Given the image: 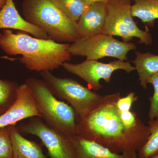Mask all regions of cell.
<instances>
[{"label": "cell", "instance_id": "obj_1", "mask_svg": "<svg viewBox=\"0 0 158 158\" xmlns=\"http://www.w3.org/2000/svg\"><path fill=\"white\" fill-rule=\"evenodd\" d=\"M120 91L105 95L101 103L77 123V135L95 141L117 154L136 152L150 135L148 126L129 128L119 115L116 102Z\"/></svg>", "mask_w": 158, "mask_h": 158}, {"label": "cell", "instance_id": "obj_2", "mask_svg": "<svg viewBox=\"0 0 158 158\" xmlns=\"http://www.w3.org/2000/svg\"><path fill=\"white\" fill-rule=\"evenodd\" d=\"M70 45L31 37L22 31L14 34L4 29L0 33V48L10 56L21 55L19 60L31 71H52L70 61Z\"/></svg>", "mask_w": 158, "mask_h": 158}, {"label": "cell", "instance_id": "obj_3", "mask_svg": "<svg viewBox=\"0 0 158 158\" xmlns=\"http://www.w3.org/2000/svg\"><path fill=\"white\" fill-rule=\"evenodd\" d=\"M22 7L24 19L43 30L49 39L65 43L81 38L77 22L66 17L53 0H23Z\"/></svg>", "mask_w": 158, "mask_h": 158}, {"label": "cell", "instance_id": "obj_4", "mask_svg": "<svg viewBox=\"0 0 158 158\" xmlns=\"http://www.w3.org/2000/svg\"><path fill=\"white\" fill-rule=\"evenodd\" d=\"M25 83L31 89L41 118L46 123L65 135H77V123L73 108L57 99L43 81L30 78Z\"/></svg>", "mask_w": 158, "mask_h": 158}, {"label": "cell", "instance_id": "obj_5", "mask_svg": "<svg viewBox=\"0 0 158 158\" xmlns=\"http://www.w3.org/2000/svg\"><path fill=\"white\" fill-rule=\"evenodd\" d=\"M40 74L54 96L70 105L75 113L77 123L98 106L104 98L73 79L58 77L49 71L41 72Z\"/></svg>", "mask_w": 158, "mask_h": 158}, {"label": "cell", "instance_id": "obj_6", "mask_svg": "<svg viewBox=\"0 0 158 158\" xmlns=\"http://www.w3.org/2000/svg\"><path fill=\"white\" fill-rule=\"evenodd\" d=\"M129 0H112L107 3V12L102 34L121 37L123 42H130L134 37L139 39L138 43L151 45L153 40L146 27L142 31L133 19Z\"/></svg>", "mask_w": 158, "mask_h": 158}, {"label": "cell", "instance_id": "obj_7", "mask_svg": "<svg viewBox=\"0 0 158 158\" xmlns=\"http://www.w3.org/2000/svg\"><path fill=\"white\" fill-rule=\"evenodd\" d=\"M136 48L133 43L119 41L113 36L101 33L80 38L70 44L68 51L72 56L85 57L88 60L109 57L124 61L127 59L128 52Z\"/></svg>", "mask_w": 158, "mask_h": 158}, {"label": "cell", "instance_id": "obj_8", "mask_svg": "<svg viewBox=\"0 0 158 158\" xmlns=\"http://www.w3.org/2000/svg\"><path fill=\"white\" fill-rule=\"evenodd\" d=\"M20 133L34 135L46 148L50 158H75L71 137L50 127L38 117H31L17 127Z\"/></svg>", "mask_w": 158, "mask_h": 158}, {"label": "cell", "instance_id": "obj_9", "mask_svg": "<svg viewBox=\"0 0 158 158\" xmlns=\"http://www.w3.org/2000/svg\"><path fill=\"white\" fill-rule=\"evenodd\" d=\"M62 66L68 72L84 80L88 84V88L94 91L102 88L100 83L101 79L106 83H110L112 74L115 71L124 70L129 74L135 70V67L129 62L118 59L108 63L86 59L78 64L64 62Z\"/></svg>", "mask_w": 158, "mask_h": 158}, {"label": "cell", "instance_id": "obj_10", "mask_svg": "<svg viewBox=\"0 0 158 158\" xmlns=\"http://www.w3.org/2000/svg\"><path fill=\"white\" fill-rule=\"evenodd\" d=\"M33 117L42 116L31 89L25 83L19 85L14 104L0 116V128L15 125L18 122Z\"/></svg>", "mask_w": 158, "mask_h": 158}, {"label": "cell", "instance_id": "obj_11", "mask_svg": "<svg viewBox=\"0 0 158 158\" xmlns=\"http://www.w3.org/2000/svg\"><path fill=\"white\" fill-rule=\"evenodd\" d=\"M14 29L29 33L39 39H49L43 30L28 22L21 16L13 0H7L0 10V29Z\"/></svg>", "mask_w": 158, "mask_h": 158}, {"label": "cell", "instance_id": "obj_12", "mask_svg": "<svg viewBox=\"0 0 158 158\" xmlns=\"http://www.w3.org/2000/svg\"><path fill=\"white\" fill-rule=\"evenodd\" d=\"M107 12V3L98 2L91 4L77 22L81 38L101 34Z\"/></svg>", "mask_w": 158, "mask_h": 158}, {"label": "cell", "instance_id": "obj_13", "mask_svg": "<svg viewBox=\"0 0 158 158\" xmlns=\"http://www.w3.org/2000/svg\"><path fill=\"white\" fill-rule=\"evenodd\" d=\"M75 158H138L137 152L117 154L95 141L78 135L71 137Z\"/></svg>", "mask_w": 158, "mask_h": 158}, {"label": "cell", "instance_id": "obj_14", "mask_svg": "<svg viewBox=\"0 0 158 158\" xmlns=\"http://www.w3.org/2000/svg\"><path fill=\"white\" fill-rule=\"evenodd\" d=\"M10 138L13 158H47L41 146L24 138L15 125H11Z\"/></svg>", "mask_w": 158, "mask_h": 158}, {"label": "cell", "instance_id": "obj_15", "mask_svg": "<svg viewBox=\"0 0 158 158\" xmlns=\"http://www.w3.org/2000/svg\"><path fill=\"white\" fill-rule=\"evenodd\" d=\"M135 55V59L132 62L138 73L140 85L146 89L148 79L158 73V55L138 51H136Z\"/></svg>", "mask_w": 158, "mask_h": 158}, {"label": "cell", "instance_id": "obj_16", "mask_svg": "<svg viewBox=\"0 0 158 158\" xmlns=\"http://www.w3.org/2000/svg\"><path fill=\"white\" fill-rule=\"evenodd\" d=\"M131 6L133 17L140 19L141 22L152 27L158 19V0H138Z\"/></svg>", "mask_w": 158, "mask_h": 158}, {"label": "cell", "instance_id": "obj_17", "mask_svg": "<svg viewBox=\"0 0 158 158\" xmlns=\"http://www.w3.org/2000/svg\"><path fill=\"white\" fill-rule=\"evenodd\" d=\"M62 13L69 19L77 22L90 5L84 0H53Z\"/></svg>", "mask_w": 158, "mask_h": 158}, {"label": "cell", "instance_id": "obj_18", "mask_svg": "<svg viewBox=\"0 0 158 158\" xmlns=\"http://www.w3.org/2000/svg\"><path fill=\"white\" fill-rule=\"evenodd\" d=\"M19 86L17 82L0 79V116L15 102Z\"/></svg>", "mask_w": 158, "mask_h": 158}, {"label": "cell", "instance_id": "obj_19", "mask_svg": "<svg viewBox=\"0 0 158 158\" xmlns=\"http://www.w3.org/2000/svg\"><path fill=\"white\" fill-rule=\"evenodd\" d=\"M148 123L150 135L138 151L139 158H152L158 154V119L149 120Z\"/></svg>", "mask_w": 158, "mask_h": 158}, {"label": "cell", "instance_id": "obj_20", "mask_svg": "<svg viewBox=\"0 0 158 158\" xmlns=\"http://www.w3.org/2000/svg\"><path fill=\"white\" fill-rule=\"evenodd\" d=\"M11 126L0 128V158H13L10 138Z\"/></svg>", "mask_w": 158, "mask_h": 158}, {"label": "cell", "instance_id": "obj_21", "mask_svg": "<svg viewBox=\"0 0 158 158\" xmlns=\"http://www.w3.org/2000/svg\"><path fill=\"white\" fill-rule=\"evenodd\" d=\"M147 83L152 85L154 89L153 94L149 98L148 118L150 120L158 119V73L150 77Z\"/></svg>", "mask_w": 158, "mask_h": 158}, {"label": "cell", "instance_id": "obj_22", "mask_svg": "<svg viewBox=\"0 0 158 158\" xmlns=\"http://www.w3.org/2000/svg\"><path fill=\"white\" fill-rule=\"evenodd\" d=\"M138 96L133 92H130L126 96L119 98L116 102L117 109L121 111L131 110L133 104L138 100Z\"/></svg>", "mask_w": 158, "mask_h": 158}, {"label": "cell", "instance_id": "obj_23", "mask_svg": "<svg viewBox=\"0 0 158 158\" xmlns=\"http://www.w3.org/2000/svg\"><path fill=\"white\" fill-rule=\"evenodd\" d=\"M87 2L89 5L93 4V3L98 2H103L108 3V2L112 1V0H84Z\"/></svg>", "mask_w": 158, "mask_h": 158}, {"label": "cell", "instance_id": "obj_24", "mask_svg": "<svg viewBox=\"0 0 158 158\" xmlns=\"http://www.w3.org/2000/svg\"><path fill=\"white\" fill-rule=\"evenodd\" d=\"M7 0H0V10L2 9L3 7L6 5Z\"/></svg>", "mask_w": 158, "mask_h": 158}, {"label": "cell", "instance_id": "obj_25", "mask_svg": "<svg viewBox=\"0 0 158 158\" xmlns=\"http://www.w3.org/2000/svg\"><path fill=\"white\" fill-rule=\"evenodd\" d=\"M152 158H158V154L156 156H155L153 157Z\"/></svg>", "mask_w": 158, "mask_h": 158}, {"label": "cell", "instance_id": "obj_26", "mask_svg": "<svg viewBox=\"0 0 158 158\" xmlns=\"http://www.w3.org/2000/svg\"><path fill=\"white\" fill-rule=\"evenodd\" d=\"M129 1H138V0H129Z\"/></svg>", "mask_w": 158, "mask_h": 158}]
</instances>
